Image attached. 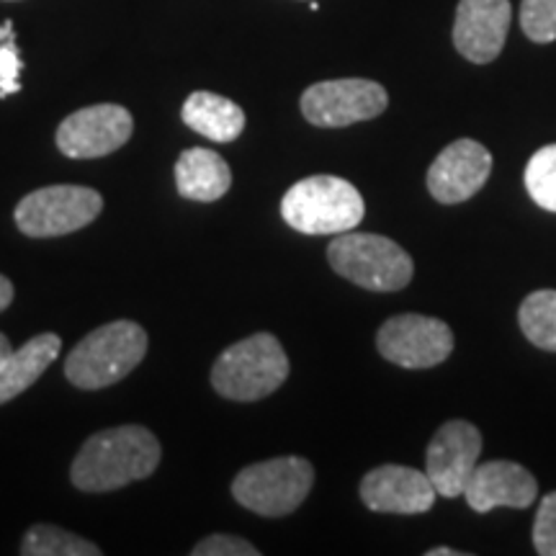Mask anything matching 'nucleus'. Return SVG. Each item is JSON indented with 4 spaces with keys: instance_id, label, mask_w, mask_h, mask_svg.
I'll return each instance as SVG.
<instances>
[{
    "instance_id": "obj_10",
    "label": "nucleus",
    "mask_w": 556,
    "mask_h": 556,
    "mask_svg": "<svg viewBox=\"0 0 556 556\" xmlns=\"http://www.w3.org/2000/svg\"><path fill=\"white\" fill-rule=\"evenodd\" d=\"M135 131V119L119 103H96L70 114L58 127L54 142L62 155L73 160L106 157L122 150Z\"/></svg>"
},
{
    "instance_id": "obj_23",
    "label": "nucleus",
    "mask_w": 556,
    "mask_h": 556,
    "mask_svg": "<svg viewBox=\"0 0 556 556\" xmlns=\"http://www.w3.org/2000/svg\"><path fill=\"white\" fill-rule=\"evenodd\" d=\"M21 70H24V62H21L13 24L11 21H3L0 24V99H9V96L18 93Z\"/></svg>"
},
{
    "instance_id": "obj_24",
    "label": "nucleus",
    "mask_w": 556,
    "mask_h": 556,
    "mask_svg": "<svg viewBox=\"0 0 556 556\" xmlns=\"http://www.w3.org/2000/svg\"><path fill=\"white\" fill-rule=\"evenodd\" d=\"M533 546L541 556H556V492L541 500L533 520Z\"/></svg>"
},
{
    "instance_id": "obj_4",
    "label": "nucleus",
    "mask_w": 556,
    "mask_h": 556,
    "mask_svg": "<svg viewBox=\"0 0 556 556\" xmlns=\"http://www.w3.org/2000/svg\"><path fill=\"white\" fill-rule=\"evenodd\" d=\"M289 358L270 332L229 345L212 368V387L225 400L258 402L289 379Z\"/></svg>"
},
{
    "instance_id": "obj_28",
    "label": "nucleus",
    "mask_w": 556,
    "mask_h": 556,
    "mask_svg": "<svg viewBox=\"0 0 556 556\" xmlns=\"http://www.w3.org/2000/svg\"><path fill=\"white\" fill-rule=\"evenodd\" d=\"M11 353V343H9V338L3 336V332H0V361H3L5 356H9Z\"/></svg>"
},
{
    "instance_id": "obj_17",
    "label": "nucleus",
    "mask_w": 556,
    "mask_h": 556,
    "mask_svg": "<svg viewBox=\"0 0 556 556\" xmlns=\"http://www.w3.org/2000/svg\"><path fill=\"white\" fill-rule=\"evenodd\" d=\"M232 186V170L227 160L214 150L191 148L180 152L176 163V189L184 199L217 201Z\"/></svg>"
},
{
    "instance_id": "obj_18",
    "label": "nucleus",
    "mask_w": 556,
    "mask_h": 556,
    "mask_svg": "<svg viewBox=\"0 0 556 556\" xmlns=\"http://www.w3.org/2000/svg\"><path fill=\"white\" fill-rule=\"evenodd\" d=\"M184 124L212 142H235L245 129V111L219 93L197 90L184 103Z\"/></svg>"
},
{
    "instance_id": "obj_25",
    "label": "nucleus",
    "mask_w": 556,
    "mask_h": 556,
    "mask_svg": "<svg viewBox=\"0 0 556 556\" xmlns=\"http://www.w3.org/2000/svg\"><path fill=\"white\" fill-rule=\"evenodd\" d=\"M193 556H258L261 552L250 541L240 536H229V533H214V536H206L199 541L197 546L191 548Z\"/></svg>"
},
{
    "instance_id": "obj_6",
    "label": "nucleus",
    "mask_w": 556,
    "mask_h": 556,
    "mask_svg": "<svg viewBox=\"0 0 556 556\" xmlns=\"http://www.w3.org/2000/svg\"><path fill=\"white\" fill-rule=\"evenodd\" d=\"M315 469L302 456H278L250 464L235 477L232 497L263 518L291 516L307 500Z\"/></svg>"
},
{
    "instance_id": "obj_19",
    "label": "nucleus",
    "mask_w": 556,
    "mask_h": 556,
    "mask_svg": "<svg viewBox=\"0 0 556 556\" xmlns=\"http://www.w3.org/2000/svg\"><path fill=\"white\" fill-rule=\"evenodd\" d=\"M518 323L533 345L556 353V291L541 289L528 294L518 309Z\"/></svg>"
},
{
    "instance_id": "obj_2",
    "label": "nucleus",
    "mask_w": 556,
    "mask_h": 556,
    "mask_svg": "<svg viewBox=\"0 0 556 556\" xmlns=\"http://www.w3.org/2000/svg\"><path fill=\"white\" fill-rule=\"evenodd\" d=\"M148 353V332L131 319L101 325L88 332L78 345L70 351L65 361V377L70 384L88 389H103L129 377L142 364Z\"/></svg>"
},
{
    "instance_id": "obj_16",
    "label": "nucleus",
    "mask_w": 556,
    "mask_h": 556,
    "mask_svg": "<svg viewBox=\"0 0 556 556\" xmlns=\"http://www.w3.org/2000/svg\"><path fill=\"white\" fill-rule=\"evenodd\" d=\"M60 348L62 340L54 332L34 336L18 351L11 348L9 356L0 361V405L26 392L52 366V361H58Z\"/></svg>"
},
{
    "instance_id": "obj_27",
    "label": "nucleus",
    "mask_w": 556,
    "mask_h": 556,
    "mask_svg": "<svg viewBox=\"0 0 556 556\" xmlns=\"http://www.w3.org/2000/svg\"><path fill=\"white\" fill-rule=\"evenodd\" d=\"M462 552H454V548H446V546H438V548H430L428 556H458Z\"/></svg>"
},
{
    "instance_id": "obj_8",
    "label": "nucleus",
    "mask_w": 556,
    "mask_h": 556,
    "mask_svg": "<svg viewBox=\"0 0 556 556\" xmlns=\"http://www.w3.org/2000/svg\"><path fill=\"white\" fill-rule=\"evenodd\" d=\"M389 106L387 88L377 80L343 78L323 80L302 93L304 119L323 129H340L351 124L377 119Z\"/></svg>"
},
{
    "instance_id": "obj_12",
    "label": "nucleus",
    "mask_w": 556,
    "mask_h": 556,
    "mask_svg": "<svg viewBox=\"0 0 556 556\" xmlns=\"http://www.w3.org/2000/svg\"><path fill=\"white\" fill-rule=\"evenodd\" d=\"M490 173V150L475 139H456L430 165L428 191L441 204H462L482 191Z\"/></svg>"
},
{
    "instance_id": "obj_14",
    "label": "nucleus",
    "mask_w": 556,
    "mask_h": 556,
    "mask_svg": "<svg viewBox=\"0 0 556 556\" xmlns=\"http://www.w3.org/2000/svg\"><path fill=\"white\" fill-rule=\"evenodd\" d=\"M435 495V486L426 471L400 467V464L371 469L361 482V500L374 513L420 516L433 507Z\"/></svg>"
},
{
    "instance_id": "obj_3",
    "label": "nucleus",
    "mask_w": 556,
    "mask_h": 556,
    "mask_svg": "<svg viewBox=\"0 0 556 556\" xmlns=\"http://www.w3.org/2000/svg\"><path fill=\"white\" fill-rule=\"evenodd\" d=\"M366 204L351 180L309 176L283 193L281 217L302 235H340L364 222Z\"/></svg>"
},
{
    "instance_id": "obj_15",
    "label": "nucleus",
    "mask_w": 556,
    "mask_h": 556,
    "mask_svg": "<svg viewBox=\"0 0 556 556\" xmlns=\"http://www.w3.org/2000/svg\"><path fill=\"white\" fill-rule=\"evenodd\" d=\"M536 477L516 462L477 464L464 497L475 513H490L495 507H518L526 510L536 503Z\"/></svg>"
},
{
    "instance_id": "obj_13",
    "label": "nucleus",
    "mask_w": 556,
    "mask_h": 556,
    "mask_svg": "<svg viewBox=\"0 0 556 556\" xmlns=\"http://www.w3.org/2000/svg\"><path fill=\"white\" fill-rule=\"evenodd\" d=\"M510 21V0H462L454 21V47L475 65H486L503 52Z\"/></svg>"
},
{
    "instance_id": "obj_1",
    "label": "nucleus",
    "mask_w": 556,
    "mask_h": 556,
    "mask_svg": "<svg viewBox=\"0 0 556 556\" xmlns=\"http://www.w3.org/2000/svg\"><path fill=\"white\" fill-rule=\"evenodd\" d=\"M160 441L142 426L109 428L90 435L75 456L70 479L80 492H114L155 475Z\"/></svg>"
},
{
    "instance_id": "obj_7",
    "label": "nucleus",
    "mask_w": 556,
    "mask_h": 556,
    "mask_svg": "<svg viewBox=\"0 0 556 556\" xmlns=\"http://www.w3.org/2000/svg\"><path fill=\"white\" fill-rule=\"evenodd\" d=\"M103 199L88 186H45L16 206V225L26 238H62L101 217Z\"/></svg>"
},
{
    "instance_id": "obj_5",
    "label": "nucleus",
    "mask_w": 556,
    "mask_h": 556,
    "mask_svg": "<svg viewBox=\"0 0 556 556\" xmlns=\"http://www.w3.org/2000/svg\"><path fill=\"white\" fill-rule=\"evenodd\" d=\"M338 276L368 291H400L413 281L415 263L397 242L371 232H340L328 245Z\"/></svg>"
},
{
    "instance_id": "obj_11",
    "label": "nucleus",
    "mask_w": 556,
    "mask_h": 556,
    "mask_svg": "<svg viewBox=\"0 0 556 556\" xmlns=\"http://www.w3.org/2000/svg\"><path fill=\"white\" fill-rule=\"evenodd\" d=\"M482 454V433L467 420H448L438 428L426 451V475L441 497H458L467 490Z\"/></svg>"
},
{
    "instance_id": "obj_9",
    "label": "nucleus",
    "mask_w": 556,
    "mask_h": 556,
    "mask_svg": "<svg viewBox=\"0 0 556 556\" xmlns=\"http://www.w3.org/2000/svg\"><path fill=\"white\" fill-rule=\"evenodd\" d=\"M377 348L402 368H433L454 351V332L443 319L407 312L394 315L377 332Z\"/></svg>"
},
{
    "instance_id": "obj_21",
    "label": "nucleus",
    "mask_w": 556,
    "mask_h": 556,
    "mask_svg": "<svg viewBox=\"0 0 556 556\" xmlns=\"http://www.w3.org/2000/svg\"><path fill=\"white\" fill-rule=\"evenodd\" d=\"M526 191L541 208L556 214V144H546L526 165Z\"/></svg>"
},
{
    "instance_id": "obj_26",
    "label": "nucleus",
    "mask_w": 556,
    "mask_h": 556,
    "mask_svg": "<svg viewBox=\"0 0 556 556\" xmlns=\"http://www.w3.org/2000/svg\"><path fill=\"white\" fill-rule=\"evenodd\" d=\"M11 302H13V283L0 274V312L9 309Z\"/></svg>"
},
{
    "instance_id": "obj_22",
    "label": "nucleus",
    "mask_w": 556,
    "mask_h": 556,
    "mask_svg": "<svg viewBox=\"0 0 556 556\" xmlns=\"http://www.w3.org/2000/svg\"><path fill=\"white\" fill-rule=\"evenodd\" d=\"M520 29L536 45L556 41V0H523L520 3Z\"/></svg>"
},
{
    "instance_id": "obj_20",
    "label": "nucleus",
    "mask_w": 556,
    "mask_h": 556,
    "mask_svg": "<svg viewBox=\"0 0 556 556\" xmlns=\"http://www.w3.org/2000/svg\"><path fill=\"white\" fill-rule=\"evenodd\" d=\"M21 554L24 556H99L101 548L93 541L75 536L65 528L39 523L26 531L21 541Z\"/></svg>"
}]
</instances>
